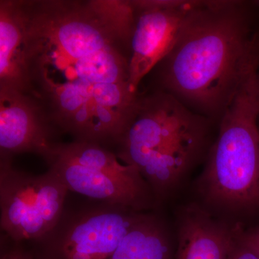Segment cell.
I'll return each mask as SVG.
<instances>
[{"label":"cell","mask_w":259,"mask_h":259,"mask_svg":"<svg viewBox=\"0 0 259 259\" xmlns=\"http://www.w3.org/2000/svg\"><path fill=\"white\" fill-rule=\"evenodd\" d=\"M54 127L35 97L0 88V156L32 153L47 161L59 144L54 141Z\"/></svg>","instance_id":"cell-9"},{"label":"cell","mask_w":259,"mask_h":259,"mask_svg":"<svg viewBox=\"0 0 259 259\" xmlns=\"http://www.w3.org/2000/svg\"><path fill=\"white\" fill-rule=\"evenodd\" d=\"M213 122L158 90L141 96L116 155L139 170L158 200L207 151Z\"/></svg>","instance_id":"cell-3"},{"label":"cell","mask_w":259,"mask_h":259,"mask_svg":"<svg viewBox=\"0 0 259 259\" xmlns=\"http://www.w3.org/2000/svg\"><path fill=\"white\" fill-rule=\"evenodd\" d=\"M0 259H38L33 251H30L21 246L20 243H15L13 246L2 250Z\"/></svg>","instance_id":"cell-14"},{"label":"cell","mask_w":259,"mask_h":259,"mask_svg":"<svg viewBox=\"0 0 259 259\" xmlns=\"http://www.w3.org/2000/svg\"><path fill=\"white\" fill-rule=\"evenodd\" d=\"M31 95L75 141L118 144L142 95L129 81L132 0L26 1Z\"/></svg>","instance_id":"cell-1"},{"label":"cell","mask_w":259,"mask_h":259,"mask_svg":"<svg viewBox=\"0 0 259 259\" xmlns=\"http://www.w3.org/2000/svg\"><path fill=\"white\" fill-rule=\"evenodd\" d=\"M256 98L259 108V69L258 70V72H257L256 76Z\"/></svg>","instance_id":"cell-16"},{"label":"cell","mask_w":259,"mask_h":259,"mask_svg":"<svg viewBox=\"0 0 259 259\" xmlns=\"http://www.w3.org/2000/svg\"><path fill=\"white\" fill-rule=\"evenodd\" d=\"M145 214L104 202L64 209L56 226L35 242L34 253L38 259H107Z\"/></svg>","instance_id":"cell-7"},{"label":"cell","mask_w":259,"mask_h":259,"mask_svg":"<svg viewBox=\"0 0 259 259\" xmlns=\"http://www.w3.org/2000/svg\"><path fill=\"white\" fill-rule=\"evenodd\" d=\"M156 68L159 90L220 122L259 69V32L253 30L246 3L199 1Z\"/></svg>","instance_id":"cell-2"},{"label":"cell","mask_w":259,"mask_h":259,"mask_svg":"<svg viewBox=\"0 0 259 259\" xmlns=\"http://www.w3.org/2000/svg\"><path fill=\"white\" fill-rule=\"evenodd\" d=\"M68 192L51 170L32 175L15 168L12 158L0 156L2 231L14 243H35L59 222Z\"/></svg>","instance_id":"cell-6"},{"label":"cell","mask_w":259,"mask_h":259,"mask_svg":"<svg viewBox=\"0 0 259 259\" xmlns=\"http://www.w3.org/2000/svg\"><path fill=\"white\" fill-rule=\"evenodd\" d=\"M47 162L68 190L100 202L144 212L157 201L139 170L121 163L105 146L82 141L59 143Z\"/></svg>","instance_id":"cell-5"},{"label":"cell","mask_w":259,"mask_h":259,"mask_svg":"<svg viewBox=\"0 0 259 259\" xmlns=\"http://www.w3.org/2000/svg\"><path fill=\"white\" fill-rule=\"evenodd\" d=\"M236 241L231 231L196 207L182 214L175 259H230Z\"/></svg>","instance_id":"cell-11"},{"label":"cell","mask_w":259,"mask_h":259,"mask_svg":"<svg viewBox=\"0 0 259 259\" xmlns=\"http://www.w3.org/2000/svg\"><path fill=\"white\" fill-rule=\"evenodd\" d=\"M252 5H254L255 6L259 7V1L251 2Z\"/></svg>","instance_id":"cell-17"},{"label":"cell","mask_w":259,"mask_h":259,"mask_svg":"<svg viewBox=\"0 0 259 259\" xmlns=\"http://www.w3.org/2000/svg\"><path fill=\"white\" fill-rule=\"evenodd\" d=\"M238 231L242 239L252 247L259 255V226L250 228L248 231H243L238 227Z\"/></svg>","instance_id":"cell-15"},{"label":"cell","mask_w":259,"mask_h":259,"mask_svg":"<svg viewBox=\"0 0 259 259\" xmlns=\"http://www.w3.org/2000/svg\"><path fill=\"white\" fill-rule=\"evenodd\" d=\"M230 259H259L257 252L240 236L238 227L236 228V243L232 250Z\"/></svg>","instance_id":"cell-13"},{"label":"cell","mask_w":259,"mask_h":259,"mask_svg":"<svg viewBox=\"0 0 259 259\" xmlns=\"http://www.w3.org/2000/svg\"><path fill=\"white\" fill-rule=\"evenodd\" d=\"M164 226L153 214L135 223L107 259H175Z\"/></svg>","instance_id":"cell-12"},{"label":"cell","mask_w":259,"mask_h":259,"mask_svg":"<svg viewBox=\"0 0 259 259\" xmlns=\"http://www.w3.org/2000/svg\"><path fill=\"white\" fill-rule=\"evenodd\" d=\"M25 1H0V88L31 95Z\"/></svg>","instance_id":"cell-10"},{"label":"cell","mask_w":259,"mask_h":259,"mask_svg":"<svg viewBox=\"0 0 259 259\" xmlns=\"http://www.w3.org/2000/svg\"><path fill=\"white\" fill-rule=\"evenodd\" d=\"M195 0H133L136 21L129 47V81L138 91L141 81L171 51Z\"/></svg>","instance_id":"cell-8"},{"label":"cell","mask_w":259,"mask_h":259,"mask_svg":"<svg viewBox=\"0 0 259 259\" xmlns=\"http://www.w3.org/2000/svg\"><path fill=\"white\" fill-rule=\"evenodd\" d=\"M258 70L245 81L220 120L219 134L200 181L211 202L245 212L259 209Z\"/></svg>","instance_id":"cell-4"}]
</instances>
